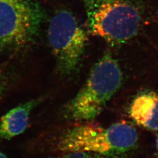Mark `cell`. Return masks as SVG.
Instances as JSON below:
<instances>
[{"instance_id":"cell-1","label":"cell","mask_w":158,"mask_h":158,"mask_svg":"<svg viewBox=\"0 0 158 158\" xmlns=\"http://www.w3.org/2000/svg\"><path fill=\"white\" fill-rule=\"evenodd\" d=\"M138 139L135 127L121 121L107 128L93 124L74 127L60 136L57 146L59 150L66 152H93L107 158H118L134 150Z\"/></svg>"},{"instance_id":"cell-2","label":"cell","mask_w":158,"mask_h":158,"mask_svg":"<svg viewBox=\"0 0 158 158\" xmlns=\"http://www.w3.org/2000/svg\"><path fill=\"white\" fill-rule=\"evenodd\" d=\"M122 71L111 53H106L96 63L85 85L64 107L68 118L87 121L95 118L121 86Z\"/></svg>"},{"instance_id":"cell-3","label":"cell","mask_w":158,"mask_h":158,"mask_svg":"<svg viewBox=\"0 0 158 158\" xmlns=\"http://www.w3.org/2000/svg\"><path fill=\"white\" fill-rule=\"evenodd\" d=\"M91 34L113 45L135 37L141 25V12L130 0H82Z\"/></svg>"},{"instance_id":"cell-4","label":"cell","mask_w":158,"mask_h":158,"mask_svg":"<svg viewBox=\"0 0 158 158\" xmlns=\"http://www.w3.org/2000/svg\"><path fill=\"white\" fill-rule=\"evenodd\" d=\"M44 13L38 0H0V51H15L33 44Z\"/></svg>"},{"instance_id":"cell-5","label":"cell","mask_w":158,"mask_h":158,"mask_svg":"<svg viewBox=\"0 0 158 158\" xmlns=\"http://www.w3.org/2000/svg\"><path fill=\"white\" fill-rule=\"evenodd\" d=\"M48 41L59 71L73 73L79 67L87 44V35L69 11L56 12L48 28Z\"/></svg>"},{"instance_id":"cell-6","label":"cell","mask_w":158,"mask_h":158,"mask_svg":"<svg viewBox=\"0 0 158 158\" xmlns=\"http://www.w3.org/2000/svg\"><path fill=\"white\" fill-rule=\"evenodd\" d=\"M131 118L139 126L153 131H158V94L143 92L136 96L130 108Z\"/></svg>"},{"instance_id":"cell-7","label":"cell","mask_w":158,"mask_h":158,"mask_svg":"<svg viewBox=\"0 0 158 158\" xmlns=\"http://www.w3.org/2000/svg\"><path fill=\"white\" fill-rule=\"evenodd\" d=\"M38 103V99L23 102L10 110L0 119V138L10 140L27 129L31 112Z\"/></svg>"},{"instance_id":"cell-8","label":"cell","mask_w":158,"mask_h":158,"mask_svg":"<svg viewBox=\"0 0 158 158\" xmlns=\"http://www.w3.org/2000/svg\"><path fill=\"white\" fill-rule=\"evenodd\" d=\"M90 153L85 152H69L60 158H90Z\"/></svg>"},{"instance_id":"cell-9","label":"cell","mask_w":158,"mask_h":158,"mask_svg":"<svg viewBox=\"0 0 158 158\" xmlns=\"http://www.w3.org/2000/svg\"><path fill=\"white\" fill-rule=\"evenodd\" d=\"M4 85H5V83L2 77L0 76V96L2 95L3 91L4 90Z\"/></svg>"},{"instance_id":"cell-10","label":"cell","mask_w":158,"mask_h":158,"mask_svg":"<svg viewBox=\"0 0 158 158\" xmlns=\"http://www.w3.org/2000/svg\"><path fill=\"white\" fill-rule=\"evenodd\" d=\"M90 158H107V157H105V156H102V155H98V154H96V153H94V154H93V155H92V154H91L90 155Z\"/></svg>"},{"instance_id":"cell-11","label":"cell","mask_w":158,"mask_h":158,"mask_svg":"<svg viewBox=\"0 0 158 158\" xmlns=\"http://www.w3.org/2000/svg\"><path fill=\"white\" fill-rule=\"evenodd\" d=\"M156 158H158V134L156 139Z\"/></svg>"},{"instance_id":"cell-12","label":"cell","mask_w":158,"mask_h":158,"mask_svg":"<svg viewBox=\"0 0 158 158\" xmlns=\"http://www.w3.org/2000/svg\"><path fill=\"white\" fill-rule=\"evenodd\" d=\"M0 158H8L4 153L0 152Z\"/></svg>"}]
</instances>
